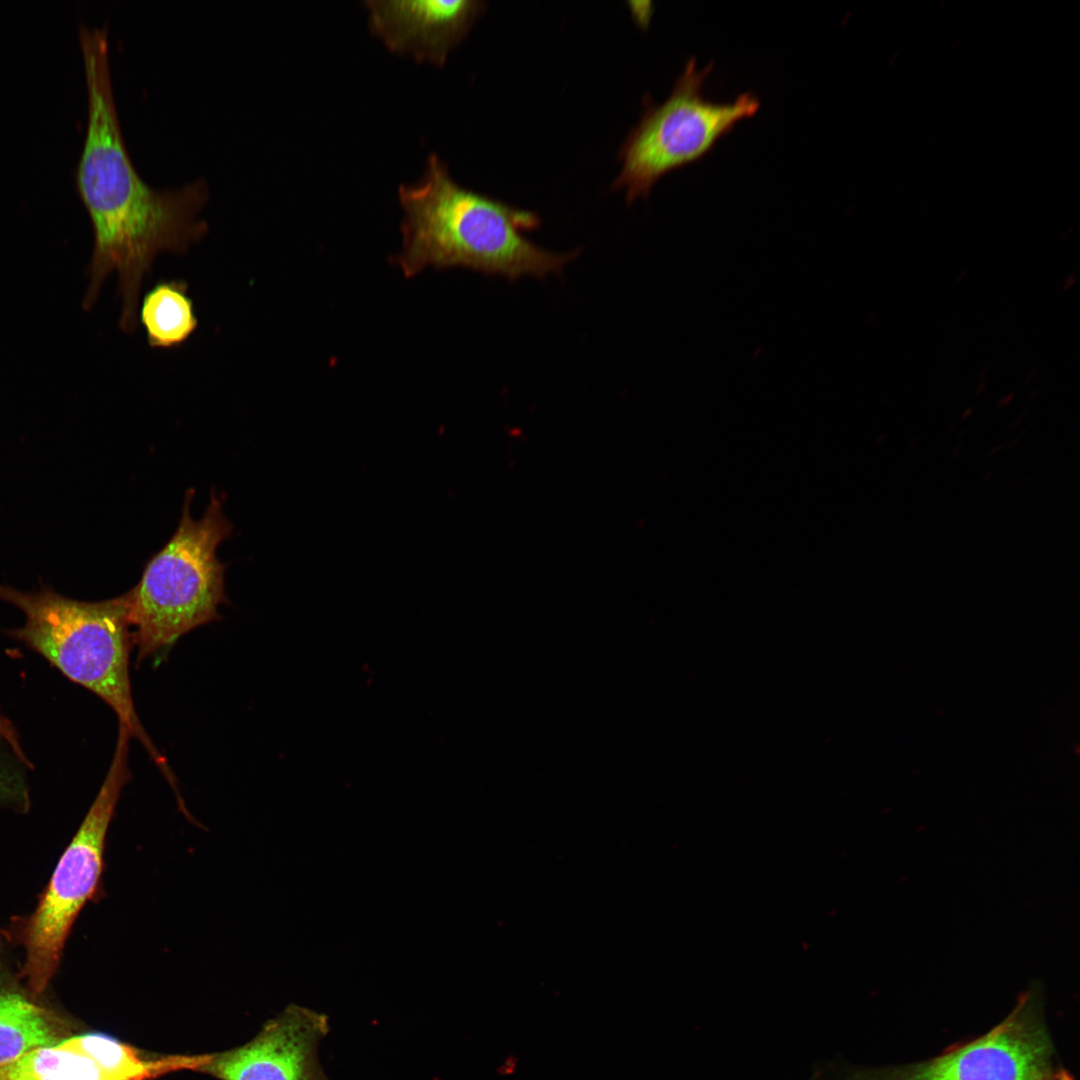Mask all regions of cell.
I'll return each instance as SVG.
<instances>
[{"label":"cell","instance_id":"6da1fadb","mask_svg":"<svg viewBox=\"0 0 1080 1080\" xmlns=\"http://www.w3.org/2000/svg\"><path fill=\"white\" fill-rule=\"evenodd\" d=\"M79 39L88 121L76 182L94 235L82 306L90 310L107 277L116 273L119 327L132 334L139 328L142 286L155 258L164 252L184 255L208 233V223L199 215L210 192L202 178L159 190L140 177L117 116L107 26L81 25Z\"/></svg>","mask_w":1080,"mask_h":1080},{"label":"cell","instance_id":"8fae6325","mask_svg":"<svg viewBox=\"0 0 1080 1080\" xmlns=\"http://www.w3.org/2000/svg\"><path fill=\"white\" fill-rule=\"evenodd\" d=\"M188 288L182 279L161 280L141 296L138 323L150 347H179L197 330L199 321Z\"/></svg>","mask_w":1080,"mask_h":1080},{"label":"cell","instance_id":"ba28073f","mask_svg":"<svg viewBox=\"0 0 1080 1080\" xmlns=\"http://www.w3.org/2000/svg\"><path fill=\"white\" fill-rule=\"evenodd\" d=\"M327 1031L326 1016L291 1007L245 1045L212 1056L201 1071L221 1080H325L315 1052Z\"/></svg>","mask_w":1080,"mask_h":1080},{"label":"cell","instance_id":"7c38bea8","mask_svg":"<svg viewBox=\"0 0 1080 1080\" xmlns=\"http://www.w3.org/2000/svg\"><path fill=\"white\" fill-rule=\"evenodd\" d=\"M0 1080H115L92 1058L61 1042L0 1064Z\"/></svg>","mask_w":1080,"mask_h":1080},{"label":"cell","instance_id":"9c48e42d","mask_svg":"<svg viewBox=\"0 0 1080 1080\" xmlns=\"http://www.w3.org/2000/svg\"><path fill=\"white\" fill-rule=\"evenodd\" d=\"M370 29L391 51L441 66L485 9L478 0L365 1Z\"/></svg>","mask_w":1080,"mask_h":1080},{"label":"cell","instance_id":"8992f818","mask_svg":"<svg viewBox=\"0 0 1080 1080\" xmlns=\"http://www.w3.org/2000/svg\"><path fill=\"white\" fill-rule=\"evenodd\" d=\"M712 69V64L699 69L697 60L689 59L668 98L649 103L627 136L612 189H624L628 203L646 197L668 172L705 157L737 123L758 112L760 101L750 92L732 102L708 100L703 88Z\"/></svg>","mask_w":1080,"mask_h":1080},{"label":"cell","instance_id":"5bb4252c","mask_svg":"<svg viewBox=\"0 0 1080 1080\" xmlns=\"http://www.w3.org/2000/svg\"><path fill=\"white\" fill-rule=\"evenodd\" d=\"M518 1062H519V1059H518L517 1056L509 1055L508 1057H506L504 1062L498 1067L497 1071L502 1076L512 1075V1074H514V1072H515V1070H516V1068L518 1066Z\"/></svg>","mask_w":1080,"mask_h":1080},{"label":"cell","instance_id":"4fadbf2b","mask_svg":"<svg viewBox=\"0 0 1080 1080\" xmlns=\"http://www.w3.org/2000/svg\"><path fill=\"white\" fill-rule=\"evenodd\" d=\"M0 739L4 743H6V745L10 748V750L13 752V754L16 756V758L22 764H24L28 768L32 767V763L30 762L29 758L27 757V755H26V753H25V751H24V749L22 747L20 737H19V734H18L16 728L11 723V721L7 717L2 715L1 713H0Z\"/></svg>","mask_w":1080,"mask_h":1080},{"label":"cell","instance_id":"5b68a950","mask_svg":"<svg viewBox=\"0 0 1080 1080\" xmlns=\"http://www.w3.org/2000/svg\"><path fill=\"white\" fill-rule=\"evenodd\" d=\"M119 724L115 751L96 798L62 854L32 913L12 920L5 936L25 951L20 976L33 996L56 973L71 928L85 904L98 896L109 824L124 786L131 779L129 741Z\"/></svg>","mask_w":1080,"mask_h":1080},{"label":"cell","instance_id":"30bf717a","mask_svg":"<svg viewBox=\"0 0 1080 1080\" xmlns=\"http://www.w3.org/2000/svg\"><path fill=\"white\" fill-rule=\"evenodd\" d=\"M4 952L0 942V1064L61 1042L49 1012L8 980Z\"/></svg>","mask_w":1080,"mask_h":1080},{"label":"cell","instance_id":"7a4b0ae2","mask_svg":"<svg viewBox=\"0 0 1080 1080\" xmlns=\"http://www.w3.org/2000/svg\"><path fill=\"white\" fill-rule=\"evenodd\" d=\"M403 248L395 262L405 277L428 267H464L516 281L557 274L578 251L543 249L524 233L540 225L530 211L462 187L431 154L421 179L400 185Z\"/></svg>","mask_w":1080,"mask_h":1080},{"label":"cell","instance_id":"3957f363","mask_svg":"<svg viewBox=\"0 0 1080 1080\" xmlns=\"http://www.w3.org/2000/svg\"><path fill=\"white\" fill-rule=\"evenodd\" d=\"M0 600L25 615L24 625L8 630L7 635L105 702L174 785L175 777L141 724L132 697L129 660L134 643L127 594L87 602L48 587L23 592L0 585Z\"/></svg>","mask_w":1080,"mask_h":1080},{"label":"cell","instance_id":"277c9868","mask_svg":"<svg viewBox=\"0 0 1080 1080\" xmlns=\"http://www.w3.org/2000/svg\"><path fill=\"white\" fill-rule=\"evenodd\" d=\"M195 490L185 493L182 516L170 540L146 563L126 592L128 620L138 663L161 658L195 628L218 620L227 603L225 565L217 548L232 532L222 497L212 492L202 518L191 516Z\"/></svg>","mask_w":1080,"mask_h":1080},{"label":"cell","instance_id":"52a82bcc","mask_svg":"<svg viewBox=\"0 0 1080 1080\" xmlns=\"http://www.w3.org/2000/svg\"><path fill=\"white\" fill-rule=\"evenodd\" d=\"M1054 1049L1032 994L987 1033L924 1062L847 1071L831 1080H1073L1054 1065Z\"/></svg>","mask_w":1080,"mask_h":1080}]
</instances>
